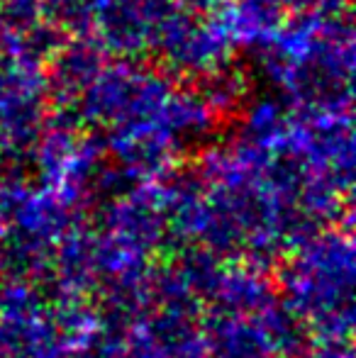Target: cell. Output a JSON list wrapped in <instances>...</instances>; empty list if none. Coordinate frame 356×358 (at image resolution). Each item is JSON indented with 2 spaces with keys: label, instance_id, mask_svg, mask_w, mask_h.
<instances>
[{
  "label": "cell",
  "instance_id": "cell-1",
  "mask_svg": "<svg viewBox=\"0 0 356 358\" xmlns=\"http://www.w3.org/2000/svg\"><path fill=\"white\" fill-rule=\"evenodd\" d=\"M103 44L86 37H76L69 44H59L52 52L49 73L44 76V85L59 98L62 108L76 103L86 88L103 71Z\"/></svg>",
  "mask_w": 356,
  "mask_h": 358
},
{
  "label": "cell",
  "instance_id": "cell-6",
  "mask_svg": "<svg viewBox=\"0 0 356 358\" xmlns=\"http://www.w3.org/2000/svg\"><path fill=\"white\" fill-rule=\"evenodd\" d=\"M318 5H320V0H283V8L295 15L318 13Z\"/></svg>",
  "mask_w": 356,
  "mask_h": 358
},
{
  "label": "cell",
  "instance_id": "cell-5",
  "mask_svg": "<svg viewBox=\"0 0 356 358\" xmlns=\"http://www.w3.org/2000/svg\"><path fill=\"white\" fill-rule=\"evenodd\" d=\"M183 13H213V10L220 8L222 0H173Z\"/></svg>",
  "mask_w": 356,
  "mask_h": 358
},
{
  "label": "cell",
  "instance_id": "cell-2",
  "mask_svg": "<svg viewBox=\"0 0 356 358\" xmlns=\"http://www.w3.org/2000/svg\"><path fill=\"white\" fill-rule=\"evenodd\" d=\"M93 27H98L100 44L108 52L134 57L152 47L144 0H93Z\"/></svg>",
  "mask_w": 356,
  "mask_h": 358
},
{
  "label": "cell",
  "instance_id": "cell-3",
  "mask_svg": "<svg viewBox=\"0 0 356 358\" xmlns=\"http://www.w3.org/2000/svg\"><path fill=\"white\" fill-rule=\"evenodd\" d=\"M283 0H232L220 15L232 42L264 44L283 24Z\"/></svg>",
  "mask_w": 356,
  "mask_h": 358
},
{
  "label": "cell",
  "instance_id": "cell-4",
  "mask_svg": "<svg viewBox=\"0 0 356 358\" xmlns=\"http://www.w3.org/2000/svg\"><path fill=\"white\" fill-rule=\"evenodd\" d=\"M42 20L59 32L86 37L93 29V0H39Z\"/></svg>",
  "mask_w": 356,
  "mask_h": 358
}]
</instances>
